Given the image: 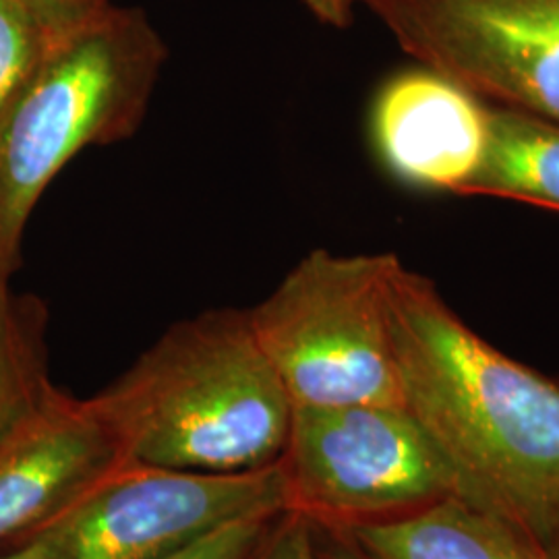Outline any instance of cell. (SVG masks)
<instances>
[{
  "label": "cell",
  "mask_w": 559,
  "mask_h": 559,
  "mask_svg": "<svg viewBox=\"0 0 559 559\" xmlns=\"http://www.w3.org/2000/svg\"><path fill=\"white\" fill-rule=\"evenodd\" d=\"M388 309L404 408L450 460L468 500L528 528L559 493V380L480 338L404 263Z\"/></svg>",
  "instance_id": "1"
},
{
  "label": "cell",
  "mask_w": 559,
  "mask_h": 559,
  "mask_svg": "<svg viewBox=\"0 0 559 559\" xmlns=\"http://www.w3.org/2000/svg\"><path fill=\"white\" fill-rule=\"evenodd\" d=\"M92 400L133 462L200 473L276 464L295 408L233 307L173 323Z\"/></svg>",
  "instance_id": "2"
},
{
  "label": "cell",
  "mask_w": 559,
  "mask_h": 559,
  "mask_svg": "<svg viewBox=\"0 0 559 559\" xmlns=\"http://www.w3.org/2000/svg\"><path fill=\"white\" fill-rule=\"evenodd\" d=\"M168 46L145 9L112 4L55 44L0 117V286H11L36 203L80 152L131 140Z\"/></svg>",
  "instance_id": "3"
},
{
  "label": "cell",
  "mask_w": 559,
  "mask_h": 559,
  "mask_svg": "<svg viewBox=\"0 0 559 559\" xmlns=\"http://www.w3.org/2000/svg\"><path fill=\"white\" fill-rule=\"evenodd\" d=\"M400 265L394 253L316 249L247 309L293 406H404L388 309Z\"/></svg>",
  "instance_id": "4"
},
{
  "label": "cell",
  "mask_w": 559,
  "mask_h": 559,
  "mask_svg": "<svg viewBox=\"0 0 559 559\" xmlns=\"http://www.w3.org/2000/svg\"><path fill=\"white\" fill-rule=\"evenodd\" d=\"M278 466L284 512L330 533L468 500L450 460L404 406H295Z\"/></svg>",
  "instance_id": "5"
},
{
  "label": "cell",
  "mask_w": 559,
  "mask_h": 559,
  "mask_svg": "<svg viewBox=\"0 0 559 559\" xmlns=\"http://www.w3.org/2000/svg\"><path fill=\"white\" fill-rule=\"evenodd\" d=\"M280 512L278 462L245 473L131 462L38 539L48 559H166L228 524Z\"/></svg>",
  "instance_id": "6"
},
{
  "label": "cell",
  "mask_w": 559,
  "mask_h": 559,
  "mask_svg": "<svg viewBox=\"0 0 559 559\" xmlns=\"http://www.w3.org/2000/svg\"><path fill=\"white\" fill-rule=\"evenodd\" d=\"M400 48L485 104L559 122V0H362Z\"/></svg>",
  "instance_id": "7"
},
{
  "label": "cell",
  "mask_w": 559,
  "mask_h": 559,
  "mask_svg": "<svg viewBox=\"0 0 559 559\" xmlns=\"http://www.w3.org/2000/svg\"><path fill=\"white\" fill-rule=\"evenodd\" d=\"M131 462L96 402L52 383L0 438V554L38 539Z\"/></svg>",
  "instance_id": "8"
},
{
  "label": "cell",
  "mask_w": 559,
  "mask_h": 559,
  "mask_svg": "<svg viewBox=\"0 0 559 559\" xmlns=\"http://www.w3.org/2000/svg\"><path fill=\"white\" fill-rule=\"evenodd\" d=\"M371 135L396 179L462 195L487 150L489 104L419 64L381 85L371 110Z\"/></svg>",
  "instance_id": "9"
},
{
  "label": "cell",
  "mask_w": 559,
  "mask_h": 559,
  "mask_svg": "<svg viewBox=\"0 0 559 559\" xmlns=\"http://www.w3.org/2000/svg\"><path fill=\"white\" fill-rule=\"evenodd\" d=\"M338 535L371 559H547L522 522L464 498Z\"/></svg>",
  "instance_id": "10"
},
{
  "label": "cell",
  "mask_w": 559,
  "mask_h": 559,
  "mask_svg": "<svg viewBox=\"0 0 559 559\" xmlns=\"http://www.w3.org/2000/svg\"><path fill=\"white\" fill-rule=\"evenodd\" d=\"M462 195L526 201L559 212V122L489 104V140Z\"/></svg>",
  "instance_id": "11"
},
{
  "label": "cell",
  "mask_w": 559,
  "mask_h": 559,
  "mask_svg": "<svg viewBox=\"0 0 559 559\" xmlns=\"http://www.w3.org/2000/svg\"><path fill=\"white\" fill-rule=\"evenodd\" d=\"M46 330L44 300L0 288V438L52 385Z\"/></svg>",
  "instance_id": "12"
},
{
  "label": "cell",
  "mask_w": 559,
  "mask_h": 559,
  "mask_svg": "<svg viewBox=\"0 0 559 559\" xmlns=\"http://www.w3.org/2000/svg\"><path fill=\"white\" fill-rule=\"evenodd\" d=\"M55 40L20 0H0V117Z\"/></svg>",
  "instance_id": "13"
},
{
  "label": "cell",
  "mask_w": 559,
  "mask_h": 559,
  "mask_svg": "<svg viewBox=\"0 0 559 559\" xmlns=\"http://www.w3.org/2000/svg\"><path fill=\"white\" fill-rule=\"evenodd\" d=\"M276 516H255L228 524L166 559H245Z\"/></svg>",
  "instance_id": "14"
},
{
  "label": "cell",
  "mask_w": 559,
  "mask_h": 559,
  "mask_svg": "<svg viewBox=\"0 0 559 559\" xmlns=\"http://www.w3.org/2000/svg\"><path fill=\"white\" fill-rule=\"evenodd\" d=\"M245 559H318L313 526L290 512H282Z\"/></svg>",
  "instance_id": "15"
},
{
  "label": "cell",
  "mask_w": 559,
  "mask_h": 559,
  "mask_svg": "<svg viewBox=\"0 0 559 559\" xmlns=\"http://www.w3.org/2000/svg\"><path fill=\"white\" fill-rule=\"evenodd\" d=\"M40 21L48 36L59 44L90 21L100 17L115 0H20Z\"/></svg>",
  "instance_id": "16"
},
{
  "label": "cell",
  "mask_w": 559,
  "mask_h": 559,
  "mask_svg": "<svg viewBox=\"0 0 559 559\" xmlns=\"http://www.w3.org/2000/svg\"><path fill=\"white\" fill-rule=\"evenodd\" d=\"M302 7L325 27L346 29L355 21L357 7L362 0H300Z\"/></svg>",
  "instance_id": "17"
},
{
  "label": "cell",
  "mask_w": 559,
  "mask_h": 559,
  "mask_svg": "<svg viewBox=\"0 0 559 559\" xmlns=\"http://www.w3.org/2000/svg\"><path fill=\"white\" fill-rule=\"evenodd\" d=\"M528 528L539 540L547 559H559V493L540 510Z\"/></svg>",
  "instance_id": "18"
},
{
  "label": "cell",
  "mask_w": 559,
  "mask_h": 559,
  "mask_svg": "<svg viewBox=\"0 0 559 559\" xmlns=\"http://www.w3.org/2000/svg\"><path fill=\"white\" fill-rule=\"evenodd\" d=\"M313 535H316L318 559H371L344 535L318 531V528H313Z\"/></svg>",
  "instance_id": "19"
},
{
  "label": "cell",
  "mask_w": 559,
  "mask_h": 559,
  "mask_svg": "<svg viewBox=\"0 0 559 559\" xmlns=\"http://www.w3.org/2000/svg\"><path fill=\"white\" fill-rule=\"evenodd\" d=\"M0 559H48V551L41 539H36L7 554H0Z\"/></svg>",
  "instance_id": "20"
},
{
  "label": "cell",
  "mask_w": 559,
  "mask_h": 559,
  "mask_svg": "<svg viewBox=\"0 0 559 559\" xmlns=\"http://www.w3.org/2000/svg\"><path fill=\"white\" fill-rule=\"evenodd\" d=\"M0 288H7V286H0Z\"/></svg>",
  "instance_id": "21"
}]
</instances>
